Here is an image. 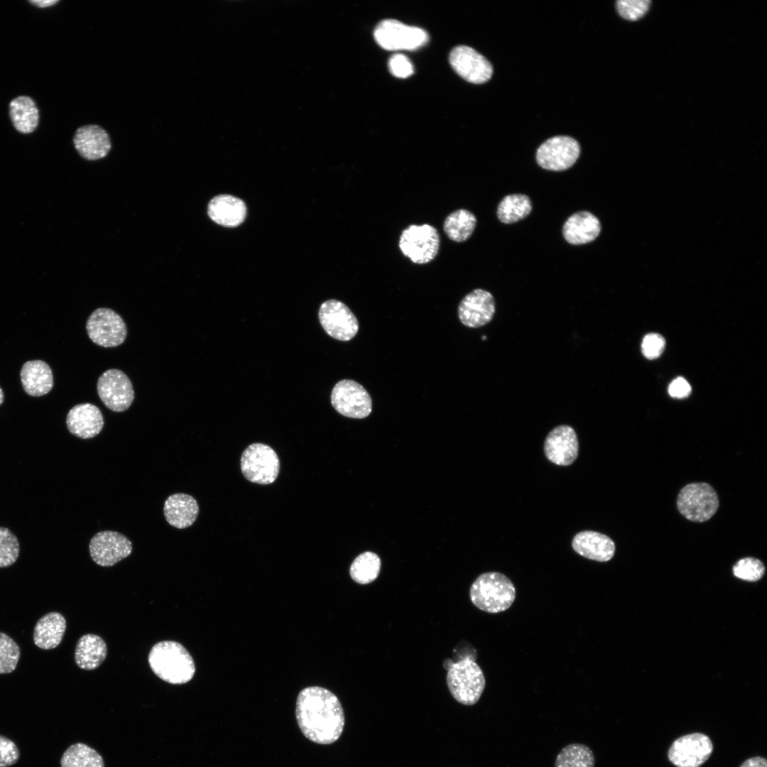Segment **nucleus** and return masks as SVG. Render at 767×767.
<instances>
[{
	"instance_id": "cd10ccee",
	"label": "nucleus",
	"mask_w": 767,
	"mask_h": 767,
	"mask_svg": "<svg viewBox=\"0 0 767 767\" xmlns=\"http://www.w3.org/2000/svg\"><path fill=\"white\" fill-rule=\"evenodd\" d=\"M9 115L13 126L20 133L30 134L38 125L39 111L30 97L19 96L11 100Z\"/></svg>"
},
{
	"instance_id": "6e6552de",
	"label": "nucleus",
	"mask_w": 767,
	"mask_h": 767,
	"mask_svg": "<svg viewBox=\"0 0 767 767\" xmlns=\"http://www.w3.org/2000/svg\"><path fill=\"white\" fill-rule=\"evenodd\" d=\"M376 43L387 50H413L426 44L427 32L418 27L406 25L393 19L381 21L374 33Z\"/></svg>"
},
{
	"instance_id": "9d476101",
	"label": "nucleus",
	"mask_w": 767,
	"mask_h": 767,
	"mask_svg": "<svg viewBox=\"0 0 767 767\" xmlns=\"http://www.w3.org/2000/svg\"><path fill=\"white\" fill-rule=\"evenodd\" d=\"M331 403L339 414L352 418H364L372 409L371 398L367 391L350 379L341 380L334 385Z\"/></svg>"
},
{
	"instance_id": "4c0bfd02",
	"label": "nucleus",
	"mask_w": 767,
	"mask_h": 767,
	"mask_svg": "<svg viewBox=\"0 0 767 767\" xmlns=\"http://www.w3.org/2000/svg\"><path fill=\"white\" fill-rule=\"evenodd\" d=\"M665 346V340L663 336L657 333L648 334L642 341V353L647 359H656L663 353Z\"/></svg>"
},
{
	"instance_id": "423d86ee",
	"label": "nucleus",
	"mask_w": 767,
	"mask_h": 767,
	"mask_svg": "<svg viewBox=\"0 0 767 767\" xmlns=\"http://www.w3.org/2000/svg\"><path fill=\"white\" fill-rule=\"evenodd\" d=\"M440 235L432 225L411 224L401 233L398 246L402 254L417 264L432 261L440 248Z\"/></svg>"
},
{
	"instance_id": "c9c22d12",
	"label": "nucleus",
	"mask_w": 767,
	"mask_h": 767,
	"mask_svg": "<svg viewBox=\"0 0 767 767\" xmlns=\"http://www.w3.org/2000/svg\"><path fill=\"white\" fill-rule=\"evenodd\" d=\"M764 572L763 564L754 557L742 558L733 567V574L735 577L750 582L760 580Z\"/></svg>"
},
{
	"instance_id": "9b49d317",
	"label": "nucleus",
	"mask_w": 767,
	"mask_h": 767,
	"mask_svg": "<svg viewBox=\"0 0 767 767\" xmlns=\"http://www.w3.org/2000/svg\"><path fill=\"white\" fill-rule=\"evenodd\" d=\"M97 388L102 403L114 412L125 411L134 399L132 384L119 369H110L104 371L97 381Z\"/></svg>"
},
{
	"instance_id": "f8f14e48",
	"label": "nucleus",
	"mask_w": 767,
	"mask_h": 767,
	"mask_svg": "<svg viewBox=\"0 0 767 767\" xmlns=\"http://www.w3.org/2000/svg\"><path fill=\"white\" fill-rule=\"evenodd\" d=\"M319 320L328 335L339 341H349L357 333L359 322L351 310L342 302L328 300L320 307Z\"/></svg>"
},
{
	"instance_id": "412c9836",
	"label": "nucleus",
	"mask_w": 767,
	"mask_h": 767,
	"mask_svg": "<svg viewBox=\"0 0 767 767\" xmlns=\"http://www.w3.org/2000/svg\"><path fill=\"white\" fill-rule=\"evenodd\" d=\"M572 546L579 555L598 562L610 560L615 553V544L609 537L592 531L578 533Z\"/></svg>"
},
{
	"instance_id": "1a4fd4ad",
	"label": "nucleus",
	"mask_w": 767,
	"mask_h": 767,
	"mask_svg": "<svg viewBox=\"0 0 767 767\" xmlns=\"http://www.w3.org/2000/svg\"><path fill=\"white\" fill-rule=\"evenodd\" d=\"M86 330L89 339L103 347H114L121 344L126 337L127 330L122 317L110 308H100L89 316Z\"/></svg>"
},
{
	"instance_id": "473e14b6",
	"label": "nucleus",
	"mask_w": 767,
	"mask_h": 767,
	"mask_svg": "<svg viewBox=\"0 0 767 767\" xmlns=\"http://www.w3.org/2000/svg\"><path fill=\"white\" fill-rule=\"evenodd\" d=\"M592 751L582 744H570L557 755L555 767H594Z\"/></svg>"
},
{
	"instance_id": "f257e3e1",
	"label": "nucleus",
	"mask_w": 767,
	"mask_h": 767,
	"mask_svg": "<svg viewBox=\"0 0 767 767\" xmlns=\"http://www.w3.org/2000/svg\"><path fill=\"white\" fill-rule=\"evenodd\" d=\"M295 717L303 735L315 743L330 744L341 736L344 712L337 697L322 687L312 686L298 695Z\"/></svg>"
},
{
	"instance_id": "58836bf2",
	"label": "nucleus",
	"mask_w": 767,
	"mask_h": 767,
	"mask_svg": "<svg viewBox=\"0 0 767 767\" xmlns=\"http://www.w3.org/2000/svg\"><path fill=\"white\" fill-rule=\"evenodd\" d=\"M388 66L391 73L399 78L408 77L414 72L410 60L401 53L393 55L388 60Z\"/></svg>"
},
{
	"instance_id": "72a5a7b5",
	"label": "nucleus",
	"mask_w": 767,
	"mask_h": 767,
	"mask_svg": "<svg viewBox=\"0 0 767 767\" xmlns=\"http://www.w3.org/2000/svg\"><path fill=\"white\" fill-rule=\"evenodd\" d=\"M19 646L7 634L0 632V674L13 672L19 660Z\"/></svg>"
},
{
	"instance_id": "a19ab883",
	"label": "nucleus",
	"mask_w": 767,
	"mask_h": 767,
	"mask_svg": "<svg viewBox=\"0 0 767 767\" xmlns=\"http://www.w3.org/2000/svg\"><path fill=\"white\" fill-rule=\"evenodd\" d=\"M691 392V386L686 379L682 377L675 379L668 387L669 394L677 398L687 397Z\"/></svg>"
},
{
	"instance_id": "b1692460",
	"label": "nucleus",
	"mask_w": 767,
	"mask_h": 767,
	"mask_svg": "<svg viewBox=\"0 0 767 767\" xmlns=\"http://www.w3.org/2000/svg\"><path fill=\"white\" fill-rule=\"evenodd\" d=\"M601 224L592 213L579 212L571 215L562 229L565 240L571 244H584L594 240L599 234Z\"/></svg>"
},
{
	"instance_id": "ddd939ff",
	"label": "nucleus",
	"mask_w": 767,
	"mask_h": 767,
	"mask_svg": "<svg viewBox=\"0 0 767 767\" xmlns=\"http://www.w3.org/2000/svg\"><path fill=\"white\" fill-rule=\"evenodd\" d=\"M578 142L566 136L550 138L536 152V161L544 169L560 171L570 168L580 156Z\"/></svg>"
},
{
	"instance_id": "6ab92c4d",
	"label": "nucleus",
	"mask_w": 767,
	"mask_h": 767,
	"mask_svg": "<svg viewBox=\"0 0 767 767\" xmlns=\"http://www.w3.org/2000/svg\"><path fill=\"white\" fill-rule=\"evenodd\" d=\"M68 430L73 435L89 439L97 436L104 426L101 410L95 405L85 403L72 407L66 418Z\"/></svg>"
},
{
	"instance_id": "f03ea898",
	"label": "nucleus",
	"mask_w": 767,
	"mask_h": 767,
	"mask_svg": "<svg viewBox=\"0 0 767 767\" xmlns=\"http://www.w3.org/2000/svg\"><path fill=\"white\" fill-rule=\"evenodd\" d=\"M148 663L153 672L161 680L173 685H181L193 678L195 666L192 657L180 643L173 641L155 644L148 655Z\"/></svg>"
},
{
	"instance_id": "4be33fe9",
	"label": "nucleus",
	"mask_w": 767,
	"mask_h": 767,
	"mask_svg": "<svg viewBox=\"0 0 767 767\" xmlns=\"http://www.w3.org/2000/svg\"><path fill=\"white\" fill-rule=\"evenodd\" d=\"M210 218L217 224L228 227L241 224L246 214L244 201L234 196L223 194L213 197L207 207Z\"/></svg>"
},
{
	"instance_id": "2f4dec72",
	"label": "nucleus",
	"mask_w": 767,
	"mask_h": 767,
	"mask_svg": "<svg viewBox=\"0 0 767 767\" xmlns=\"http://www.w3.org/2000/svg\"><path fill=\"white\" fill-rule=\"evenodd\" d=\"M381 565L379 557L373 552L366 551L354 559L350 566L349 574L357 583L369 584L378 577Z\"/></svg>"
},
{
	"instance_id": "f704fd0d",
	"label": "nucleus",
	"mask_w": 767,
	"mask_h": 767,
	"mask_svg": "<svg viewBox=\"0 0 767 767\" xmlns=\"http://www.w3.org/2000/svg\"><path fill=\"white\" fill-rule=\"evenodd\" d=\"M19 551L16 536L9 529L0 527V567L13 565L18 559Z\"/></svg>"
},
{
	"instance_id": "f3484780",
	"label": "nucleus",
	"mask_w": 767,
	"mask_h": 767,
	"mask_svg": "<svg viewBox=\"0 0 767 767\" xmlns=\"http://www.w3.org/2000/svg\"><path fill=\"white\" fill-rule=\"evenodd\" d=\"M495 310V301L491 293L483 289H474L461 300L458 306V317L466 327L477 328L492 320Z\"/></svg>"
},
{
	"instance_id": "393cba45",
	"label": "nucleus",
	"mask_w": 767,
	"mask_h": 767,
	"mask_svg": "<svg viewBox=\"0 0 767 767\" xmlns=\"http://www.w3.org/2000/svg\"><path fill=\"white\" fill-rule=\"evenodd\" d=\"M20 376L25 392L32 396L47 394L53 386L52 370L49 365L42 360L25 362L22 366Z\"/></svg>"
},
{
	"instance_id": "37998d69",
	"label": "nucleus",
	"mask_w": 767,
	"mask_h": 767,
	"mask_svg": "<svg viewBox=\"0 0 767 767\" xmlns=\"http://www.w3.org/2000/svg\"><path fill=\"white\" fill-rule=\"evenodd\" d=\"M58 1H59L58 0H32L29 2L38 7L45 8L53 6L58 3Z\"/></svg>"
},
{
	"instance_id": "20e7f679",
	"label": "nucleus",
	"mask_w": 767,
	"mask_h": 767,
	"mask_svg": "<svg viewBox=\"0 0 767 767\" xmlns=\"http://www.w3.org/2000/svg\"><path fill=\"white\" fill-rule=\"evenodd\" d=\"M447 684L452 697L464 705H473L481 697L485 687V678L479 665L467 658L453 662L447 660Z\"/></svg>"
},
{
	"instance_id": "ea45409f",
	"label": "nucleus",
	"mask_w": 767,
	"mask_h": 767,
	"mask_svg": "<svg viewBox=\"0 0 767 767\" xmlns=\"http://www.w3.org/2000/svg\"><path fill=\"white\" fill-rule=\"evenodd\" d=\"M20 751L10 739L0 735V767H9L19 759Z\"/></svg>"
},
{
	"instance_id": "5701e85b",
	"label": "nucleus",
	"mask_w": 767,
	"mask_h": 767,
	"mask_svg": "<svg viewBox=\"0 0 767 767\" xmlns=\"http://www.w3.org/2000/svg\"><path fill=\"white\" fill-rule=\"evenodd\" d=\"M163 512L170 526L183 529L195 523L199 513V506L197 501L189 494H173L165 500Z\"/></svg>"
},
{
	"instance_id": "a878e982",
	"label": "nucleus",
	"mask_w": 767,
	"mask_h": 767,
	"mask_svg": "<svg viewBox=\"0 0 767 767\" xmlns=\"http://www.w3.org/2000/svg\"><path fill=\"white\" fill-rule=\"evenodd\" d=\"M66 629V620L58 612H50L43 616L33 630V642L41 649L56 648L62 641Z\"/></svg>"
},
{
	"instance_id": "bb28decb",
	"label": "nucleus",
	"mask_w": 767,
	"mask_h": 767,
	"mask_svg": "<svg viewBox=\"0 0 767 767\" xmlns=\"http://www.w3.org/2000/svg\"><path fill=\"white\" fill-rule=\"evenodd\" d=\"M107 654L105 641L97 635L88 633L83 635L77 641L75 661L80 668L92 670L102 663Z\"/></svg>"
},
{
	"instance_id": "c03bdc74",
	"label": "nucleus",
	"mask_w": 767,
	"mask_h": 767,
	"mask_svg": "<svg viewBox=\"0 0 767 767\" xmlns=\"http://www.w3.org/2000/svg\"><path fill=\"white\" fill-rule=\"evenodd\" d=\"M4 392H3V390H2V389H1V388L0 387V406H1V404H2V403H3V401H4Z\"/></svg>"
},
{
	"instance_id": "e433bc0d",
	"label": "nucleus",
	"mask_w": 767,
	"mask_h": 767,
	"mask_svg": "<svg viewBox=\"0 0 767 767\" xmlns=\"http://www.w3.org/2000/svg\"><path fill=\"white\" fill-rule=\"evenodd\" d=\"M648 0H619L616 9L619 14L629 21H636L643 17L651 6Z\"/></svg>"
},
{
	"instance_id": "39448f33",
	"label": "nucleus",
	"mask_w": 767,
	"mask_h": 767,
	"mask_svg": "<svg viewBox=\"0 0 767 767\" xmlns=\"http://www.w3.org/2000/svg\"><path fill=\"white\" fill-rule=\"evenodd\" d=\"M677 506L680 513L694 522L710 519L719 507L718 496L707 483L696 482L685 486L679 492Z\"/></svg>"
},
{
	"instance_id": "4468645a",
	"label": "nucleus",
	"mask_w": 767,
	"mask_h": 767,
	"mask_svg": "<svg viewBox=\"0 0 767 767\" xmlns=\"http://www.w3.org/2000/svg\"><path fill=\"white\" fill-rule=\"evenodd\" d=\"M711 739L702 733H693L676 739L668 751V758L677 767H700L711 756Z\"/></svg>"
},
{
	"instance_id": "2eb2a0df",
	"label": "nucleus",
	"mask_w": 767,
	"mask_h": 767,
	"mask_svg": "<svg viewBox=\"0 0 767 767\" xmlns=\"http://www.w3.org/2000/svg\"><path fill=\"white\" fill-rule=\"evenodd\" d=\"M89 553L92 560L102 567H110L128 557L132 550L131 540L113 531L96 533L90 540Z\"/></svg>"
},
{
	"instance_id": "c756f323",
	"label": "nucleus",
	"mask_w": 767,
	"mask_h": 767,
	"mask_svg": "<svg viewBox=\"0 0 767 767\" xmlns=\"http://www.w3.org/2000/svg\"><path fill=\"white\" fill-rule=\"evenodd\" d=\"M61 767H104L102 756L82 743L70 746L60 759Z\"/></svg>"
},
{
	"instance_id": "a211bd4d",
	"label": "nucleus",
	"mask_w": 767,
	"mask_h": 767,
	"mask_svg": "<svg viewBox=\"0 0 767 767\" xmlns=\"http://www.w3.org/2000/svg\"><path fill=\"white\" fill-rule=\"evenodd\" d=\"M579 443L575 430L570 425H562L553 428L548 435L544 444L546 457L560 466H568L577 459Z\"/></svg>"
},
{
	"instance_id": "aec40b11",
	"label": "nucleus",
	"mask_w": 767,
	"mask_h": 767,
	"mask_svg": "<svg viewBox=\"0 0 767 767\" xmlns=\"http://www.w3.org/2000/svg\"><path fill=\"white\" fill-rule=\"evenodd\" d=\"M73 141L78 153L88 161L104 158L111 146L107 132L98 125L80 127L75 132Z\"/></svg>"
},
{
	"instance_id": "7c9ffc66",
	"label": "nucleus",
	"mask_w": 767,
	"mask_h": 767,
	"mask_svg": "<svg viewBox=\"0 0 767 767\" xmlns=\"http://www.w3.org/2000/svg\"><path fill=\"white\" fill-rule=\"evenodd\" d=\"M532 210L530 198L522 194L506 196L497 208L499 219L505 224L518 222L526 217Z\"/></svg>"
},
{
	"instance_id": "0eeeda50",
	"label": "nucleus",
	"mask_w": 767,
	"mask_h": 767,
	"mask_svg": "<svg viewBox=\"0 0 767 767\" xmlns=\"http://www.w3.org/2000/svg\"><path fill=\"white\" fill-rule=\"evenodd\" d=\"M279 459L268 445L254 443L247 447L241 457V469L244 477L259 484H269L277 478Z\"/></svg>"
},
{
	"instance_id": "c85d7f7f",
	"label": "nucleus",
	"mask_w": 767,
	"mask_h": 767,
	"mask_svg": "<svg viewBox=\"0 0 767 767\" xmlns=\"http://www.w3.org/2000/svg\"><path fill=\"white\" fill-rule=\"evenodd\" d=\"M477 224L474 214L464 209L457 210L449 214L443 223V230L447 236L455 242H463L472 234Z\"/></svg>"
},
{
	"instance_id": "dca6fc26",
	"label": "nucleus",
	"mask_w": 767,
	"mask_h": 767,
	"mask_svg": "<svg viewBox=\"0 0 767 767\" xmlns=\"http://www.w3.org/2000/svg\"><path fill=\"white\" fill-rule=\"evenodd\" d=\"M449 59L454 70L469 82L484 83L492 75L491 63L474 49L467 45H458L453 48Z\"/></svg>"
},
{
	"instance_id": "79ce46f5",
	"label": "nucleus",
	"mask_w": 767,
	"mask_h": 767,
	"mask_svg": "<svg viewBox=\"0 0 767 767\" xmlns=\"http://www.w3.org/2000/svg\"><path fill=\"white\" fill-rule=\"evenodd\" d=\"M740 767H767V761L762 757H753L746 760Z\"/></svg>"
},
{
	"instance_id": "7ed1b4c3",
	"label": "nucleus",
	"mask_w": 767,
	"mask_h": 767,
	"mask_svg": "<svg viewBox=\"0 0 767 767\" xmlns=\"http://www.w3.org/2000/svg\"><path fill=\"white\" fill-rule=\"evenodd\" d=\"M469 597L479 609L496 614L507 610L516 598V588L511 580L498 572L480 575L472 584Z\"/></svg>"
}]
</instances>
